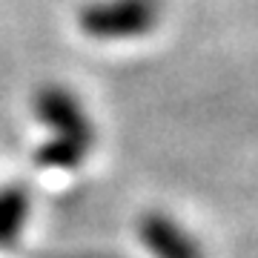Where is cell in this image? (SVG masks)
<instances>
[{
	"label": "cell",
	"mask_w": 258,
	"mask_h": 258,
	"mask_svg": "<svg viewBox=\"0 0 258 258\" xmlns=\"http://www.w3.org/2000/svg\"><path fill=\"white\" fill-rule=\"evenodd\" d=\"M138 238L152 258H204L192 232L164 210H149L138 221Z\"/></svg>",
	"instance_id": "3957f363"
},
{
	"label": "cell",
	"mask_w": 258,
	"mask_h": 258,
	"mask_svg": "<svg viewBox=\"0 0 258 258\" xmlns=\"http://www.w3.org/2000/svg\"><path fill=\"white\" fill-rule=\"evenodd\" d=\"M32 112L52 132L35 152L43 169H78L95 147V123L81 98L63 83H43L32 95Z\"/></svg>",
	"instance_id": "6da1fadb"
},
{
	"label": "cell",
	"mask_w": 258,
	"mask_h": 258,
	"mask_svg": "<svg viewBox=\"0 0 258 258\" xmlns=\"http://www.w3.org/2000/svg\"><path fill=\"white\" fill-rule=\"evenodd\" d=\"M29 212H32V195L23 184L0 186V247L18 244L26 230Z\"/></svg>",
	"instance_id": "277c9868"
},
{
	"label": "cell",
	"mask_w": 258,
	"mask_h": 258,
	"mask_svg": "<svg viewBox=\"0 0 258 258\" xmlns=\"http://www.w3.org/2000/svg\"><path fill=\"white\" fill-rule=\"evenodd\" d=\"M161 18V0H92L78 12V29L101 43H120L147 37Z\"/></svg>",
	"instance_id": "7a4b0ae2"
}]
</instances>
